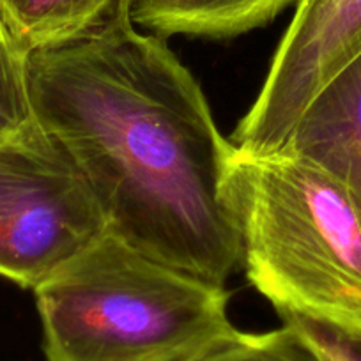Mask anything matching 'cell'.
Masks as SVG:
<instances>
[{
    "label": "cell",
    "mask_w": 361,
    "mask_h": 361,
    "mask_svg": "<svg viewBox=\"0 0 361 361\" xmlns=\"http://www.w3.org/2000/svg\"><path fill=\"white\" fill-rule=\"evenodd\" d=\"M37 123L66 145L109 232L140 252L225 286L241 238L225 195L232 142L195 76L144 34L131 0L92 29L25 55Z\"/></svg>",
    "instance_id": "1"
},
{
    "label": "cell",
    "mask_w": 361,
    "mask_h": 361,
    "mask_svg": "<svg viewBox=\"0 0 361 361\" xmlns=\"http://www.w3.org/2000/svg\"><path fill=\"white\" fill-rule=\"evenodd\" d=\"M225 195L250 286L280 315L361 331V211L345 186L289 149L234 147Z\"/></svg>",
    "instance_id": "2"
},
{
    "label": "cell",
    "mask_w": 361,
    "mask_h": 361,
    "mask_svg": "<svg viewBox=\"0 0 361 361\" xmlns=\"http://www.w3.org/2000/svg\"><path fill=\"white\" fill-rule=\"evenodd\" d=\"M34 294L47 361H199L239 333L225 286L109 231Z\"/></svg>",
    "instance_id": "3"
},
{
    "label": "cell",
    "mask_w": 361,
    "mask_h": 361,
    "mask_svg": "<svg viewBox=\"0 0 361 361\" xmlns=\"http://www.w3.org/2000/svg\"><path fill=\"white\" fill-rule=\"evenodd\" d=\"M109 231L85 173L34 123L0 140V276L37 289Z\"/></svg>",
    "instance_id": "4"
},
{
    "label": "cell",
    "mask_w": 361,
    "mask_h": 361,
    "mask_svg": "<svg viewBox=\"0 0 361 361\" xmlns=\"http://www.w3.org/2000/svg\"><path fill=\"white\" fill-rule=\"evenodd\" d=\"M360 51L361 0H298L262 89L232 133L234 147L282 151L312 98Z\"/></svg>",
    "instance_id": "5"
},
{
    "label": "cell",
    "mask_w": 361,
    "mask_h": 361,
    "mask_svg": "<svg viewBox=\"0 0 361 361\" xmlns=\"http://www.w3.org/2000/svg\"><path fill=\"white\" fill-rule=\"evenodd\" d=\"M283 149L331 173L361 211V51L312 98Z\"/></svg>",
    "instance_id": "6"
},
{
    "label": "cell",
    "mask_w": 361,
    "mask_h": 361,
    "mask_svg": "<svg viewBox=\"0 0 361 361\" xmlns=\"http://www.w3.org/2000/svg\"><path fill=\"white\" fill-rule=\"evenodd\" d=\"M294 0H169L138 25L159 36L234 37L271 23Z\"/></svg>",
    "instance_id": "7"
},
{
    "label": "cell",
    "mask_w": 361,
    "mask_h": 361,
    "mask_svg": "<svg viewBox=\"0 0 361 361\" xmlns=\"http://www.w3.org/2000/svg\"><path fill=\"white\" fill-rule=\"evenodd\" d=\"M116 4L117 0H0V16L27 55L87 32Z\"/></svg>",
    "instance_id": "8"
},
{
    "label": "cell",
    "mask_w": 361,
    "mask_h": 361,
    "mask_svg": "<svg viewBox=\"0 0 361 361\" xmlns=\"http://www.w3.org/2000/svg\"><path fill=\"white\" fill-rule=\"evenodd\" d=\"M34 123L25 54L16 47L0 16V140L23 133Z\"/></svg>",
    "instance_id": "9"
},
{
    "label": "cell",
    "mask_w": 361,
    "mask_h": 361,
    "mask_svg": "<svg viewBox=\"0 0 361 361\" xmlns=\"http://www.w3.org/2000/svg\"><path fill=\"white\" fill-rule=\"evenodd\" d=\"M199 361H321V357L296 328L283 322L273 331H239Z\"/></svg>",
    "instance_id": "10"
},
{
    "label": "cell",
    "mask_w": 361,
    "mask_h": 361,
    "mask_svg": "<svg viewBox=\"0 0 361 361\" xmlns=\"http://www.w3.org/2000/svg\"><path fill=\"white\" fill-rule=\"evenodd\" d=\"M283 322L301 333L321 361H361V331L343 329L301 315H280Z\"/></svg>",
    "instance_id": "11"
},
{
    "label": "cell",
    "mask_w": 361,
    "mask_h": 361,
    "mask_svg": "<svg viewBox=\"0 0 361 361\" xmlns=\"http://www.w3.org/2000/svg\"><path fill=\"white\" fill-rule=\"evenodd\" d=\"M166 2L169 0H131V18H133L135 25H138L145 16L161 8Z\"/></svg>",
    "instance_id": "12"
}]
</instances>
